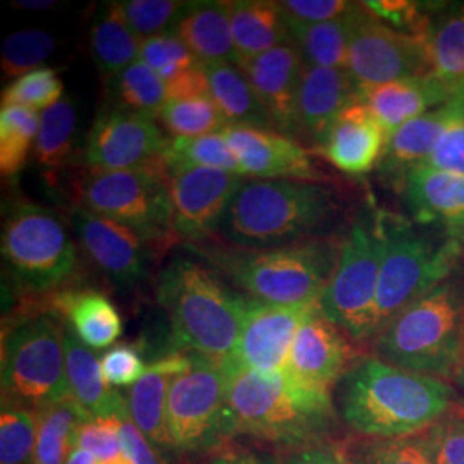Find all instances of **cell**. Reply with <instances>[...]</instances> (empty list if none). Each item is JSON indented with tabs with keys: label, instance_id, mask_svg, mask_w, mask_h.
<instances>
[{
	"label": "cell",
	"instance_id": "1",
	"mask_svg": "<svg viewBox=\"0 0 464 464\" xmlns=\"http://www.w3.org/2000/svg\"><path fill=\"white\" fill-rule=\"evenodd\" d=\"M456 389L437 377L368 358L343 379L339 410L353 430L373 439L413 437L454 408Z\"/></svg>",
	"mask_w": 464,
	"mask_h": 464
},
{
	"label": "cell",
	"instance_id": "2",
	"mask_svg": "<svg viewBox=\"0 0 464 464\" xmlns=\"http://www.w3.org/2000/svg\"><path fill=\"white\" fill-rule=\"evenodd\" d=\"M335 421L331 389L301 381L287 368L231 375L227 437L251 435L285 446H304L324 437Z\"/></svg>",
	"mask_w": 464,
	"mask_h": 464
},
{
	"label": "cell",
	"instance_id": "3",
	"mask_svg": "<svg viewBox=\"0 0 464 464\" xmlns=\"http://www.w3.org/2000/svg\"><path fill=\"white\" fill-rule=\"evenodd\" d=\"M337 216L331 191L310 181L251 179L236 191L218 234L236 248L301 245Z\"/></svg>",
	"mask_w": 464,
	"mask_h": 464
},
{
	"label": "cell",
	"instance_id": "4",
	"mask_svg": "<svg viewBox=\"0 0 464 464\" xmlns=\"http://www.w3.org/2000/svg\"><path fill=\"white\" fill-rule=\"evenodd\" d=\"M157 299L179 348L216 360L231 356L245 325L249 299L232 291L212 268L184 256L174 258L159 274Z\"/></svg>",
	"mask_w": 464,
	"mask_h": 464
},
{
	"label": "cell",
	"instance_id": "5",
	"mask_svg": "<svg viewBox=\"0 0 464 464\" xmlns=\"http://www.w3.org/2000/svg\"><path fill=\"white\" fill-rule=\"evenodd\" d=\"M197 251L251 299L277 306L318 303L337 264L332 249L318 243L272 249L208 246Z\"/></svg>",
	"mask_w": 464,
	"mask_h": 464
},
{
	"label": "cell",
	"instance_id": "6",
	"mask_svg": "<svg viewBox=\"0 0 464 464\" xmlns=\"http://www.w3.org/2000/svg\"><path fill=\"white\" fill-rule=\"evenodd\" d=\"M463 310L454 285H437L375 337L379 360L413 373L450 377L463 351Z\"/></svg>",
	"mask_w": 464,
	"mask_h": 464
},
{
	"label": "cell",
	"instance_id": "7",
	"mask_svg": "<svg viewBox=\"0 0 464 464\" xmlns=\"http://www.w3.org/2000/svg\"><path fill=\"white\" fill-rule=\"evenodd\" d=\"M2 402L38 411L71 396L64 329L53 315L21 320L2 341Z\"/></svg>",
	"mask_w": 464,
	"mask_h": 464
},
{
	"label": "cell",
	"instance_id": "8",
	"mask_svg": "<svg viewBox=\"0 0 464 464\" xmlns=\"http://www.w3.org/2000/svg\"><path fill=\"white\" fill-rule=\"evenodd\" d=\"M379 220L383 256L375 303V337L402 310L444 284L463 255V243L454 237L433 246L402 222Z\"/></svg>",
	"mask_w": 464,
	"mask_h": 464
},
{
	"label": "cell",
	"instance_id": "9",
	"mask_svg": "<svg viewBox=\"0 0 464 464\" xmlns=\"http://www.w3.org/2000/svg\"><path fill=\"white\" fill-rule=\"evenodd\" d=\"M80 207L131 229L150 245L172 234L169 170H92L78 186Z\"/></svg>",
	"mask_w": 464,
	"mask_h": 464
},
{
	"label": "cell",
	"instance_id": "10",
	"mask_svg": "<svg viewBox=\"0 0 464 464\" xmlns=\"http://www.w3.org/2000/svg\"><path fill=\"white\" fill-rule=\"evenodd\" d=\"M383 256L381 220L354 222L339 249L318 306L322 314L354 341L375 337V303Z\"/></svg>",
	"mask_w": 464,
	"mask_h": 464
},
{
	"label": "cell",
	"instance_id": "11",
	"mask_svg": "<svg viewBox=\"0 0 464 464\" xmlns=\"http://www.w3.org/2000/svg\"><path fill=\"white\" fill-rule=\"evenodd\" d=\"M2 255L16 281L34 293L63 285L76 268V248L63 220L28 201L5 217Z\"/></svg>",
	"mask_w": 464,
	"mask_h": 464
},
{
	"label": "cell",
	"instance_id": "12",
	"mask_svg": "<svg viewBox=\"0 0 464 464\" xmlns=\"http://www.w3.org/2000/svg\"><path fill=\"white\" fill-rule=\"evenodd\" d=\"M169 389L167 430L178 450H201L227 439V394L231 373L224 360L198 353Z\"/></svg>",
	"mask_w": 464,
	"mask_h": 464
},
{
	"label": "cell",
	"instance_id": "13",
	"mask_svg": "<svg viewBox=\"0 0 464 464\" xmlns=\"http://www.w3.org/2000/svg\"><path fill=\"white\" fill-rule=\"evenodd\" d=\"M348 71L358 88L427 76L431 74L427 40L385 24L358 4L351 14Z\"/></svg>",
	"mask_w": 464,
	"mask_h": 464
},
{
	"label": "cell",
	"instance_id": "14",
	"mask_svg": "<svg viewBox=\"0 0 464 464\" xmlns=\"http://www.w3.org/2000/svg\"><path fill=\"white\" fill-rule=\"evenodd\" d=\"M169 141L155 119L107 105L86 134L83 160L92 170H167Z\"/></svg>",
	"mask_w": 464,
	"mask_h": 464
},
{
	"label": "cell",
	"instance_id": "15",
	"mask_svg": "<svg viewBox=\"0 0 464 464\" xmlns=\"http://www.w3.org/2000/svg\"><path fill=\"white\" fill-rule=\"evenodd\" d=\"M243 183L241 176L207 167L169 172L174 234L188 243L208 241L220 229Z\"/></svg>",
	"mask_w": 464,
	"mask_h": 464
},
{
	"label": "cell",
	"instance_id": "16",
	"mask_svg": "<svg viewBox=\"0 0 464 464\" xmlns=\"http://www.w3.org/2000/svg\"><path fill=\"white\" fill-rule=\"evenodd\" d=\"M69 220L86 256L121 291H133L149 277L151 245L136 232L76 205Z\"/></svg>",
	"mask_w": 464,
	"mask_h": 464
},
{
	"label": "cell",
	"instance_id": "17",
	"mask_svg": "<svg viewBox=\"0 0 464 464\" xmlns=\"http://www.w3.org/2000/svg\"><path fill=\"white\" fill-rule=\"evenodd\" d=\"M318 303L277 306L249 299L248 314L231 356L224 360L229 373L255 370L272 373L284 370L301 324Z\"/></svg>",
	"mask_w": 464,
	"mask_h": 464
},
{
	"label": "cell",
	"instance_id": "18",
	"mask_svg": "<svg viewBox=\"0 0 464 464\" xmlns=\"http://www.w3.org/2000/svg\"><path fill=\"white\" fill-rule=\"evenodd\" d=\"M220 133L236 155L243 178L310 183L322 179L310 151L295 138L248 126H226Z\"/></svg>",
	"mask_w": 464,
	"mask_h": 464
},
{
	"label": "cell",
	"instance_id": "19",
	"mask_svg": "<svg viewBox=\"0 0 464 464\" xmlns=\"http://www.w3.org/2000/svg\"><path fill=\"white\" fill-rule=\"evenodd\" d=\"M236 66L246 76L272 121L274 131L296 138V103L304 59L295 44L239 61Z\"/></svg>",
	"mask_w": 464,
	"mask_h": 464
},
{
	"label": "cell",
	"instance_id": "20",
	"mask_svg": "<svg viewBox=\"0 0 464 464\" xmlns=\"http://www.w3.org/2000/svg\"><path fill=\"white\" fill-rule=\"evenodd\" d=\"M353 349L341 329L322 314L320 306L301 324L285 368L298 379L320 387L332 385L353 368Z\"/></svg>",
	"mask_w": 464,
	"mask_h": 464
},
{
	"label": "cell",
	"instance_id": "21",
	"mask_svg": "<svg viewBox=\"0 0 464 464\" xmlns=\"http://www.w3.org/2000/svg\"><path fill=\"white\" fill-rule=\"evenodd\" d=\"M358 102V84L348 69L304 63L296 103V136L320 147L337 116Z\"/></svg>",
	"mask_w": 464,
	"mask_h": 464
},
{
	"label": "cell",
	"instance_id": "22",
	"mask_svg": "<svg viewBox=\"0 0 464 464\" xmlns=\"http://www.w3.org/2000/svg\"><path fill=\"white\" fill-rule=\"evenodd\" d=\"M387 140L379 119L358 100L334 121L318 151L339 170L362 176L381 162Z\"/></svg>",
	"mask_w": 464,
	"mask_h": 464
},
{
	"label": "cell",
	"instance_id": "23",
	"mask_svg": "<svg viewBox=\"0 0 464 464\" xmlns=\"http://www.w3.org/2000/svg\"><path fill=\"white\" fill-rule=\"evenodd\" d=\"M450 97L448 86L433 74L358 88V100L379 119L389 136L402 124L446 105Z\"/></svg>",
	"mask_w": 464,
	"mask_h": 464
},
{
	"label": "cell",
	"instance_id": "24",
	"mask_svg": "<svg viewBox=\"0 0 464 464\" xmlns=\"http://www.w3.org/2000/svg\"><path fill=\"white\" fill-rule=\"evenodd\" d=\"M189 365V353H172L149 365L143 377L130 387L126 402L131 420L157 450L172 449L167 430L169 389Z\"/></svg>",
	"mask_w": 464,
	"mask_h": 464
},
{
	"label": "cell",
	"instance_id": "25",
	"mask_svg": "<svg viewBox=\"0 0 464 464\" xmlns=\"http://www.w3.org/2000/svg\"><path fill=\"white\" fill-rule=\"evenodd\" d=\"M172 34L201 64H237L231 26V2H188Z\"/></svg>",
	"mask_w": 464,
	"mask_h": 464
},
{
	"label": "cell",
	"instance_id": "26",
	"mask_svg": "<svg viewBox=\"0 0 464 464\" xmlns=\"http://www.w3.org/2000/svg\"><path fill=\"white\" fill-rule=\"evenodd\" d=\"M408 203L418 222L464 226V174L421 164L404 176Z\"/></svg>",
	"mask_w": 464,
	"mask_h": 464
},
{
	"label": "cell",
	"instance_id": "27",
	"mask_svg": "<svg viewBox=\"0 0 464 464\" xmlns=\"http://www.w3.org/2000/svg\"><path fill=\"white\" fill-rule=\"evenodd\" d=\"M66 370L71 396L90 420H111L128 410V402L103 381L97 354L83 344L78 335L64 329Z\"/></svg>",
	"mask_w": 464,
	"mask_h": 464
},
{
	"label": "cell",
	"instance_id": "28",
	"mask_svg": "<svg viewBox=\"0 0 464 464\" xmlns=\"http://www.w3.org/2000/svg\"><path fill=\"white\" fill-rule=\"evenodd\" d=\"M231 26L232 40L239 61L253 59L268 50L293 44L281 2H231Z\"/></svg>",
	"mask_w": 464,
	"mask_h": 464
},
{
	"label": "cell",
	"instance_id": "29",
	"mask_svg": "<svg viewBox=\"0 0 464 464\" xmlns=\"http://www.w3.org/2000/svg\"><path fill=\"white\" fill-rule=\"evenodd\" d=\"M456 114L458 109L452 102H448L446 105L402 124L387 140L381 160L382 170L391 176H406L413 167L425 164Z\"/></svg>",
	"mask_w": 464,
	"mask_h": 464
},
{
	"label": "cell",
	"instance_id": "30",
	"mask_svg": "<svg viewBox=\"0 0 464 464\" xmlns=\"http://www.w3.org/2000/svg\"><path fill=\"white\" fill-rule=\"evenodd\" d=\"M53 308L66 316L71 331L88 348H107L116 343L122 332V320L116 306L99 291L59 293L53 298Z\"/></svg>",
	"mask_w": 464,
	"mask_h": 464
},
{
	"label": "cell",
	"instance_id": "31",
	"mask_svg": "<svg viewBox=\"0 0 464 464\" xmlns=\"http://www.w3.org/2000/svg\"><path fill=\"white\" fill-rule=\"evenodd\" d=\"M210 99L227 126H248L274 131L272 121L241 69L229 63L203 64Z\"/></svg>",
	"mask_w": 464,
	"mask_h": 464
},
{
	"label": "cell",
	"instance_id": "32",
	"mask_svg": "<svg viewBox=\"0 0 464 464\" xmlns=\"http://www.w3.org/2000/svg\"><path fill=\"white\" fill-rule=\"evenodd\" d=\"M141 40L131 32L119 2L100 5L90 28V52L100 74L107 80L140 61Z\"/></svg>",
	"mask_w": 464,
	"mask_h": 464
},
{
	"label": "cell",
	"instance_id": "33",
	"mask_svg": "<svg viewBox=\"0 0 464 464\" xmlns=\"http://www.w3.org/2000/svg\"><path fill=\"white\" fill-rule=\"evenodd\" d=\"M353 11L344 17L325 23H299L285 16L293 44L298 47L306 64L348 69L349 32Z\"/></svg>",
	"mask_w": 464,
	"mask_h": 464
},
{
	"label": "cell",
	"instance_id": "34",
	"mask_svg": "<svg viewBox=\"0 0 464 464\" xmlns=\"http://www.w3.org/2000/svg\"><path fill=\"white\" fill-rule=\"evenodd\" d=\"M36 416V448L34 464H67L72 450L76 430L90 421L80 404L72 398L45 406Z\"/></svg>",
	"mask_w": 464,
	"mask_h": 464
},
{
	"label": "cell",
	"instance_id": "35",
	"mask_svg": "<svg viewBox=\"0 0 464 464\" xmlns=\"http://www.w3.org/2000/svg\"><path fill=\"white\" fill-rule=\"evenodd\" d=\"M425 40L431 74L452 93L464 83V5L429 21Z\"/></svg>",
	"mask_w": 464,
	"mask_h": 464
},
{
	"label": "cell",
	"instance_id": "36",
	"mask_svg": "<svg viewBox=\"0 0 464 464\" xmlns=\"http://www.w3.org/2000/svg\"><path fill=\"white\" fill-rule=\"evenodd\" d=\"M105 84L109 105L121 111L157 119L166 105V82L141 61L107 78Z\"/></svg>",
	"mask_w": 464,
	"mask_h": 464
},
{
	"label": "cell",
	"instance_id": "37",
	"mask_svg": "<svg viewBox=\"0 0 464 464\" xmlns=\"http://www.w3.org/2000/svg\"><path fill=\"white\" fill-rule=\"evenodd\" d=\"M76 124L78 114L71 99H63L40 112V131L34 149L38 166L53 172L71 162L76 143Z\"/></svg>",
	"mask_w": 464,
	"mask_h": 464
},
{
	"label": "cell",
	"instance_id": "38",
	"mask_svg": "<svg viewBox=\"0 0 464 464\" xmlns=\"http://www.w3.org/2000/svg\"><path fill=\"white\" fill-rule=\"evenodd\" d=\"M167 170L181 169H218L243 178L241 167L229 143L222 133L203 134V136H181L169 141L164 153Z\"/></svg>",
	"mask_w": 464,
	"mask_h": 464
},
{
	"label": "cell",
	"instance_id": "39",
	"mask_svg": "<svg viewBox=\"0 0 464 464\" xmlns=\"http://www.w3.org/2000/svg\"><path fill=\"white\" fill-rule=\"evenodd\" d=\"M40 131V112L26 107H2L0 111V172L14 178L26 164Z\"/></svg>",
	"mask_w": 464,
	"mask_h": 464
},
{
	"label": "cell",
	"instance_id": "40",
	"mask_svg": "<svg viewBox=\"0 0 464 464\" xmlns=\"http://www.w3.org/2000/svg\"><path fill=\"white\" fill-rule=\"evenodd\" d=\"M159 119L176 138L220 133L227 126L210 97L167 100Z\"/></svg>",
	"mask_w": 464,
	"mask_h": 464
},
{
	"label": "cell",
	"instance_id": "41",
	"mask_svg": "<svg viewBox=\"0 0 464 464\" xmlns=\"http://www.w3.org/2000/svg\"><path fill=\"white\" fill-rule=\"evenodd\" d=\"M53 34L42 30H23L9 34L2 44V72L5 78H21L40 66L55 52Z\"/></svg>",
	"mask_w": 464,
	"mask_h": 464
},
{
	"label": "cell",
	"instance_id": "42",
	"mask_svg": "<svg viewBox=\"0 0 464 464\" xmlns=\"http://www.w3.org/2000/svg\"><path fill=\"white\" fill-rule=\"evenodd\" d=\"M36 416L34 411L2 402L0 464H34Z\"/></svg>",
	"mask_w": 464,
	"mask_h": 464
},
{
	"label": "cell",
	"instance_id": "43",
	"mask_svg": "<svg viewBox=\"0 0 464 464\" xmlns=\"http://www.w3.org/2000/svg\"><path fill=\"white\" fill-rule=\"evenodd\" d=\"M64 84L52 67H40L14 80L2 92V107L16 105L32 111H45L63 100Z\"/></svg>",
	"mask_w": 464,
	"mask_h": 464
},
{
	"label": "cell",
	"instance_id": "44",
	"mask_svg": "<svg viewBox=\"0 0 464 464\" xmlns=\"http://www.w3.org/2000/svg\"><path fill=\"white\" fill-rule=\"evenodd\" d=\"M128 26L141 42L170 34L183 14L188 2L176 0H126L119 2Z\"/></svg>",
	"mask_w": 464,
	"mask_h": 464
},
{
	"label": "cell",
	"instance_id": "45",
	"mask_svg": "<svg viewBox=\"0 0 464 464\" xmlns=\"http://www.w3.org/2000/svg\"><path fill=\"white\" fill-rule=\"evenodd\" d=\"M140 61L153 69L166 83L201 66L198 59L172 32L143 40Z\"/></svg>",
	"mask_w": 464,
	"mask_h": 464
},
{
	"label": "cell",
	"instance_id": "46",
	"mask_svg": "<svg viewBox=\"0 0 464 464\" xmlns=\"http://www.w3.org/2000/svg\"><path fill=\"white\" fill-rule=\"evenodd\" d=\"M435 464H464V410L454 408L416 435Z\"/></svg>",
	"mask_w": 464,
	"mask_h": 464
},
{
	"label": "cell",
	"instance_id": "47",
	"mask_svg": "<svg viewBox=\"0 0 464 464\" xmlns=\"http://www.w3.org/2000/svg\"><path fill=\"white\" fill-rule=\"evenodd\" d=\"M84 449L92 452L99 463L124 458V446L121 440L119 420H90L74 433L72 449Z\"/></svg>",
	"mask_w": 464,
	"mask_h": 464
},
{
	"label": "cell",
	"instance_id": "48",
	"mask_svg": "<svg viewBox=\"0 0 464 464\" xmlns=\"http://www.w3.org/2000/svg\"><path fill=\"white\" fill-rule=\"evenodd\" d=\"M362 464H435L413 437L375 439L358 446Z\"/></svg>",
	"mask_w": 464,
	"mask_h": 464
},
{
	"label": "cell",
	"instance_id": "49",
	"mask_svg": "<svg viewBox=\"0 0 464 464\" xmlns=\"http://www.w3.org/2000/svg\"><path fill=\"white\" fill-rule=\"evenodd\" d=\"M100 368L103 381L109 385L131 387L143 377L149 366L145 365L140 349L130 344H119L102 354Z\"/></svg>",
	"mask_w": 464,
	"mask_h": 464
},
{
	"label": "cell",
	"instance_id": "50",
	"mask_svg": "<svg viewBox=\"0 0 464 464\" xmlns=\"http://www.w3.org/2000/svg\"><path fill=\"white\" fill-rule=\"evenodd\" d=\"M450 102V100H449ZM456 107V105H454ZM458 109V107H456ZM427 166L449 172L464 174V112L458 109L456 117L449 122L442 136L431 151Z\"/></svg>",
	"mask_w": 464,
	"mask_h": 464
},
{
	"label": "cell",
	"instance_id": "51",
	"mask_svg": "<svg viewBox=\"0 0 464 464\" xmlns=\"http://www.w3.org/2000/svg\"><path fill=\"white\" fill-rule=\"evenodd\" d=\"M366 9L375 17H379L385 24L396 26L399 30L411 28L413 34L425 36L429 21H421L420 4L404 2V0H379V2H365Z\"/></svg>",
	"mask_w": 464,
	"mask_h": 464
},
{
	"label": "cell",
	"instance_id": "52",
	"mask_svg": "<svg viewBox=\"0 0 464 464\" xmlns=\"http://www.w3.org/2000/svg\"><path fill=\"white\" fill-rule=\"evenodd\" d=\"M282 11L299 23H325L349 14L356 4L344 0H285Z\"/></svg>",
	"mask_w": 464,
	"mask_h": 464
},
{
	"label": "cell",
	"instance_id": "53",
	"mask_svg": "<svg viewBox=\"0 0 464 464\" xmlns=\"http://www.w3.org/2000/svg\"><path fill=\"white\" fill-rule=\"evenodd\" d=\"M119 429H121V440L124 446L126 456L133 464H166L159 456L157 449L151 446L149 439L134 425L130 410L122 415L117 416Z\"/></svg>",
	"mask_w": 464,
	"mask_h": 464
},
{
	"label": "cell",
	"instance_id": "54",
	"mask_svg": "<svg viewBox=\"0 0 464 464\" xmlns=\"http://www.w3.org/2000/svg\"><path fill=\"white\" fill-rule=\"evenodd\" d=\"M284 464H354L343 454L325 448H308L289 456Z\"/></svg>",
	"mask_w": 464,
	"mask_h": 464
},
{
	"label": "cell",
	"instance_id": "55",
	"mask_svg": "<svg viewBox=\"0 0 464 464\" xmlns=\"http://www.w3.org/2000/svg\"><path fill=\"white\" fill-rule=\"evenodd\" d=\"M450 377H452V381L456 383V389L459 392V398H461V404H463L464 410V349L461 351L458 365L454 366V372H452Z\"/></svg>",
	"mask_w": 464,
	"mask_h": 464
},
{
	"label": "cell",
	"instance_id": "56",
	"mask_svg": "<svg viewBox=\"0 0 464 464\" xmlns=\"http://www.w3.org/2000/svg\"><path fill=\"white\" fill-rule=\"evenodd\" d=\"M67 464H97V458L84 450V449H72L69 458H67Z\"/></svg>",
	"mask_w": 464,
	"mask_h": 464
},
{
	"label": "cell",
	"instance_id": "57",
	"mask_svg": "<svg viewBox=\"0 0 464 464\" xmlns=\"http://www.w3.org/2000/svg\"><path fill=\"white\" fill-rule=\"evenodd\" d=\"M210 464H264L253 456H222L217 458Z\"/></svg>",
	"mask_w": 464,
	"mask_h": 464
},
{
	"label": "cell",
	"instance_id": "58",
	"mask_svg": "<svg viewBox=\"0 0 464 464\" xmlns=\"http://www.w3.org/2000/svg\"><path fill=\"white\" fill-rule=\"evenodd\" d=\"M57 2L52 0H21L16 2L21 9H30V11H42V9H52Z\"/></svg>",
	"mask_w": 464,
	"mask_h": 464
},
{
	"label": "cell",
	"instance_id": "59",
	"mask_svg": "<svg viewBox=\"0 0 464 464\" xmlns=\"http://www.w3.org/2000/svg\"><path fill=\"white\" fill-rule=\"evenodd\" d=\"M450 102L459 109V111H463L464 112V83L459 84L454 92H452V97H450Z\"/></svg>",
	"mask_w": 464,
	"mask_h": 464
},
{
	"label": "cell",
	"instance_id": "60",
	"mask_svg": "<svg viewBox=\"0 0 464 464\" xmlns=\"http://www.w3.org/2000/svg\"><path fill=\"white\" fill-rule=\"evenodd\" d=\"M449 234H450V237H454V239H458V241H464V226H459V227H454V229H449Z\"/></svg>",
	"mask_w": 464,
	"mask_h": 464
},
{
	"label": "cell",
	"instance_id": "61",
	"mask_svg": "<svg viewBox=\"0 0 464 464\" xmlns=\"http://www.w3.org/2000/svg\"><path fill=\"white\" fill-rule=\"evenodd\" d=\"M97 464H133L131 463V459L128 458V456H124V458H119V459H114V461H107V463H99Z\"/></svg>",
	"mask_w": 464,
	"mask_h": 464
},
{
	"label": "cell",
	"instance_id": "62",
	"mask_svg": "<svg viewBox=\"0 0 464 464\" xmlns=\"http://www.w3.org/2000/svg\"><path fill=\"white\" fill-rule=\"evenodd\" d=\"M463 349H464V310H463Z\"/></svg>",
	"mask_w": 464,
	"mask_h": 464
},
{
	"label": "cell",
	"instance_id": "63",
	"mask_svg": "<svg viewBox=\"0 0 464 464\" xmlns=\"http://www.w3.org/2000/svg\"><path fill=\"white\" fill-rule=\"evenodd\" d=\"M463 243H464V241H463Z\"/></svg>",
	"mask_w": 464,
	"mask_h": 464
}]
</instances>
